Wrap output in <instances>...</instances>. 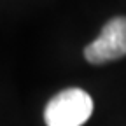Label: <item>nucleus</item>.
<instances>
[{
	"instance_id": "1",
	"label": "nucleus",
	"mask_w": 126,
	"mask_h": 126,
	"mask_svg": "<svg viewBox=\"0 0 126 126\" xmlns=\"http://www.w3.org/2000/svg\"><path fill=\"white\" fill-rule=\"evenodd\" d=\"M93 114L91 96L77 88L58 93L47 103L44 119L47 126H82Z\"/></svg>"
},
{
	"instance_id": "2",
	"label": "nucleus",
	"mask_w": 126,
	"mask_h": 126,
	"mask_svg": "<svg viewBox=\"0 0 126 126\" xmlns=\"http://www.w3.org/2000/svg\"><path fill=\"white\" fill-rule=\"evenodd\" d=\"M84 56L93 65H102L126 56V18L119 16L105 23L100 35L86 46Z\"/></svg>"
}]
</instances>
